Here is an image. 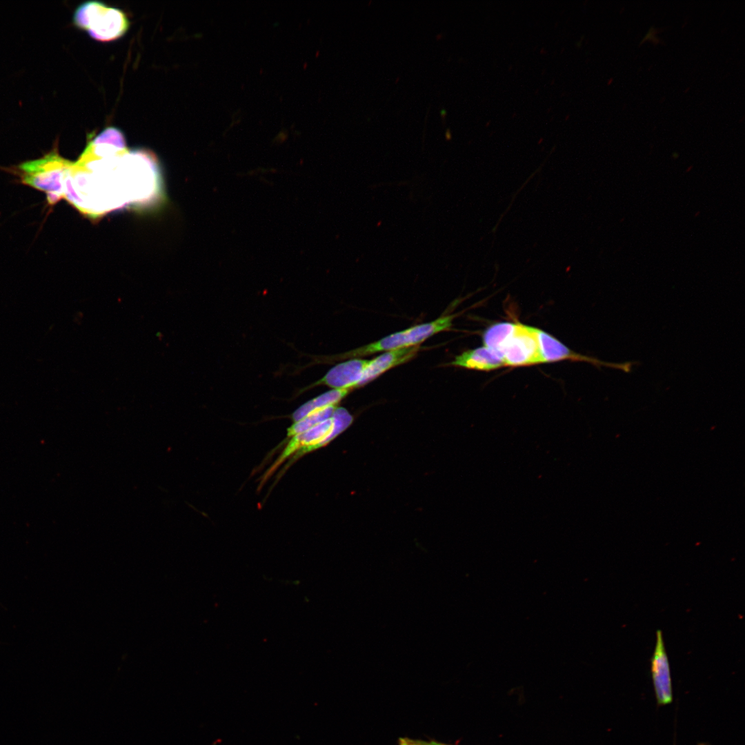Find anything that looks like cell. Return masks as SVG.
Returning <instances> with one entry per match:
<instances>
[{
    "label": "cell",
    "mask_w": 745,
    "mask_h": 745,
    "mask_svg": "<svg viewBox=\"0 0 745 745\" xmlns=\"http://www.w3.org/2000/svg\"><path fill=\"white\" fill-rule=\"evenodd\" d=\"M454 315H442L430 322L416 325L404 330L393 333L378 341L364 345L337 355L326 356L318 359V362L333 361L358 358L379 352L419 346L433 335L448 330L453 326Z\"/></svg>",
    "instance_id": "1"
},
{
    "label": "cell",
    "mask_w": 745,
    "mask_h": 745,
    "mask_svg": "<svg viewBox=\"0 0 745 745\" xmlns=\"http://www.w3.org/2000/svg\"><path fill=\"white\" fill-rule=\"evenodd\" d=\"M73 23L101 42L120 39L130 27L127 14L123 10L97 1L79 6L73 14Z\"/></svg>",
    "instance_id": "2"
},
{
    "label": "cell",
    "mask_w": 745,
    "mask_h": 745,
    "mask_svg": "<svg viewBox=\"0 0 745 745\" xmlns=\"http://www.w3.org/2000/svg\"><path fill=\"white\" fill-rule=\"evenodd\" d=\"M72 163L53 150L40 159L19 166L22 182L46 194L54 193L63 198L65 175Z\"/></svg>",
    "instance_id": "3"
},
{
    "label": "cell",
    "mask_w": 745,
    "mask_h": 745,
    "mask_svg": "<svg viewBox=\"0 0 745 745\" xmlns=\"http://www.w3.org/2000/svg\"><path fill=\"white\" fill-rule=\"evenodd\" d=\"M352 421V416L345 408L337 407L331 417L293 436L279 461H281L297 450V455H303L324 446L347 428Z\"/></svg>",
    "instance_id": "4"
},
{
    "label": "cell",
    "mask_w": 745,
    "mask_h": 745,
    "mask_svg": "<svg viewBox=\"0 0 745 745\" xmlns=\"http://www.w3.org/2000/svg\"><path fill=\"white\" fill-rule=\"evenodd\" d=\"M536 330L516 324L513 332L501 351L505 365L516 366L542 363Z\"/></svg>",
    "instance_id": "5"
},
{
    "label": "cell",
    "mask_w": 745,
    "mask_h": 745,
    "mask_svg": "<svg viewBox=\"0 0 745 745\" xmlns=\"http://www.w3.org/2000/svg\"><path fill=\"white\" fill-rule=\"evenodd\" d=\"M651 675L659 704L666 705L673 700L670 666L662 633H656V641L651 659Z\"/></svg>",
    "instance_id": "6"
},
{
    "label": "cell",
    "mask_w": 745,
    "mask_h": 745,
    "mask_svg": "<svg viewBox=\"0 0 745 745\" xmlns=\"http://www.w3.org/2000/svg\"><path fill=\"white\" fill-rule=\"evenodd\" d=\"M536 330L542 363L573 359L574 360L588 361L596 366H604L613 368L623 370L625 372H628L630 370V364L629 362L608 363L595 358L575 354L548 333L537 328Z\"/></svg>",
    "instance_id": "7"
},
{
    "label": "cell",
    "mask_w": 745,
    "mask_h": 745,
    "mask_svg": "<svg viewBox=\"0 0 745 745\" xmlns=\"http://www.w3.org/2000/svg\"><path fill=\"white\" fill-rule=\"evenodd\" d=\"M367 359L353 358L335 365L311 386L326 385L332 389L351 391L359 387Z\"/></svg>",
    "instance_id": "8"
},
{
    "label": "cell",
    "mask_w": 745,
    "mask_h": 745,
    "mask_svg": "<svg viewBox=\"0 0 745 745\" xmlns=\"http://www.w3.org/2000/svg\"><path fill=\"white\" fill-rule=\"evenodd\" d=\"M420 348V346H415L390 350L368 359L359 387L372 381L386 371L411 359Z\"/></svg>",
    "instance_id": "9"
},
{
    "label": "cell",
    "mask_w": 745,
    "mask_h": 745,
    "mask_svg": "<svg viewBox=\"0 0 745 745\" xmlns=\"http://www.w3.org/2000/svg\"><path fill=\"white\" fill-rule=\"evenodd\" d=\"M450 364L479 370H494L505 365L498 353L486 346L462 352Z\"/></svg>",
    "instance_id": "10"
},
{
    "label": "cell",
    "mask_w": 745,
    "mask_h": 745,
    "mask_svg": "<svg viewBox=\"0 0 745 745\" xmlns=\"http://www.w3.org/2000/svg\"><path fill=\"white\" fill-rule=\"evenodd\" d=\"M515 326L516 324L513 323L501 322L490 326L483 335L484 346L495 351L502 357L501 351Z\"/></svg>",
    "instance_id": "11"
},
{
    "label": "cell",
    "mask_w": 745,
    "mask_h": 745,
    "mask_svg": "<svg viewBox=\"0 0 745 745\" xmlns=\"http://www.w3.org/2000/svg\"><path fill=\"white\" fill-rule=\"evenodd\" d=\"M350 392L348 390L332 389L310 400L297 409L292 418L295 421L302 418L310 410L321 407L337 406V404Z\"/></svg>",
    "instance_id": "12"
},
{
    "label": "cell",
    "mask_w": 745,
    "mask_h": 745,
    "mask_svg": "<svg viewBox=\"0 0 745 745\" xmlns=\"http://www.w3.org/2000/svg\"><path fill=\"white\" fill-rule=\"evenodd\" d=\"M337 406L317 408L310 410L302 418L294 422L288 429V436L302 433L317 423L331 417Z\"/></svg>",
    "instance_id": "13"
},
{
    "label": "cell",
    "mask_w": 745,
    "mask_h": 745,
    "mask_svg": "<svg viewBox=\"0 0 745 745\" xmlns=\"http://www.w3.org/2000/svg\"><path fill=\"white\" fill-rule=\"evenodd\" d=\"M398 742L399 745H447L435 741H424L408 737H400Z\"/></svg>",
    "instance_id": "14"
},
{
    "label": "cell",
    "mask_w": 745,
    "mask_h": 745,
    "mask_svg": "<svg viewBox=\"0 0 745 745\" xmlns=\"http://www.w3.org/2000/svg\"><path fill=\"white\" fill-rule=\"evenodd\" d=\"M445 135H446V139H450V137H451V133H450V130H449V129H447V130H446V132H445Z\"/></svg>",
    "instance_id": "15"
},
{
    "label": "cell",
    "mask_w": 745,
    "mask_h": 745,
    "mask_svg": "<svg viewBox=\"0 0 745 745\" xmlns=\"http://www.w3.org/2000/svg\"><path fill=\"white\" fill-rule=\"evenodd\" d=\"M440 115L442 118H444L446 115V110L444 108L440 110Z\"/></svg>",
    "instance_id": "16"
}]
</instances>
